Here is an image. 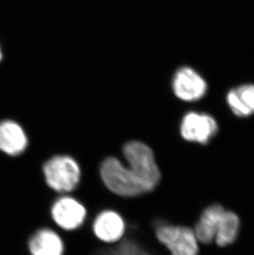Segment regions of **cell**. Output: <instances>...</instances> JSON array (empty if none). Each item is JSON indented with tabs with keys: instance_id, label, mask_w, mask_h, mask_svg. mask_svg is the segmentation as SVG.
Listing matches in <instances>:
<instances>
[{
	"instance_id": "6da1fadb",
	"label": "cell",
	"mask_w": 254,
	"mask_h": 255,
	"mask_svg": "<svg viewBox=\"0 0 254 255\" xmlns=\"http://www.w3.org/2000/svg\"><path fill=\"white\" fill-rule=\"evenodd\" d=\"M123 162L107 157L100 165L103 184L111 193L134 198L150 193L161 180V172L153 149L144 142L129 140L123 147Z\"/></svg>"
},
{
	"instance_id": "7a4b0ae2",
	"label": "cell",
	"mask_w": 254,
	"mask_h": 255,
	"mask_svg": "<svg viewBox=\"0 0 254 255\" xmlns=\"http://www.w3.org/2000/svg\"><path fill=\"white\" fill-rule=\"evenodd\" d=\"M46 185L55 193L70 194L81 178V169L76 159L69 154H55L42 165Z\"/></svg>"
},
{
	"instance_id": "3957f363",
	"label": "cell",
	"mask_w": 254,
	"mask_h": 255,
	"mask_svg": "<svg viewBox=\"0 0 254 255\" xmlns=\"http://www.w3.org/2000/svg\"><path fill=\"white\" fill-rule=\"evenodd\" d=\"M157 241L170 255H199V241L193 229L163 223L154 230Z\"/></svg>"
},
{
	"instance_id": "277c9868",
	"label": "cell",
	"mask_w": 254,
	"mask_h": 255,
	"mask_svg": "<svg viewBox=\"0 0 254 255\" xmlns=\"http://www.w3.org/2000/svg\"><path fill=\"white\" fill-rule=\"evenodd\" d=\"M51 215L55 226L60 230L75 231L86 219V207L70 194L60 195L53 202Z\"/></svg>"
},
{
	"instance_id": "5b68a950",
	"label": "cell",
	"mask_w": 254,
	"mask_h": 255,
	"mask_svg": "<svg viewBox=\"0 0 254 255\" xmlns=\"http://www.w3.org/2000/svg\"><path fill=\"white\" fill-rule=\"evenodd\" d=\"M218 123L212 116L188 112L180 123L181 137L187 142L206 144L218 132Z\"/></svg>"
},
{
	"instance_id": "8992f818",
	"label": "cell",
	"mask_w": 254,
	"mask_h": 255,
	"mask_svg": "<svg viewBox=\"0 0 254 255\" xmlns=\"http://www.w3.org/2000/svg\"><path fill=\"white\" fill-rule=\"evenodd\" d=\"M173 89L180 100L196 102L206 95L207 84L196 70L190 67H183L174 75Z\"/></svg>"
},
{
	"instance_id": "52a82bcc",
	"label": "cell",
	"mask_w": 254,
	"mask_h": 255,
	"mask_svg": "<svg viewBox=\"0 0 254 255\" xmlns=\"http://www.w3.org/2000/svg\"><path fill=\"white\" fill-rule=\"evenodd\" d=\"M92 229L94 236L104 244H114L121 241L126 233L125 220L114 210H103L97 215Z\"/></svg>"
},
{
	"instance_id": "ba28073f",
	"label": "cell",
	"mask_w": 254,
	"mask_h": 255,
	"mask_svg": "<svg viewBox=\"0 0 254 255\" xmlns=\"http://www.w3.org/2000/svg\"><path fill=\"white\" fill-rule=\"evenodd\" d=\"M166 249L156 251L133 236L124 235L117 243L99 244L89 255H170Z\"/></svg>"
},
{
	"instance_id": "9c48e42d",
	"label": "cell",
	"mask_w": 254,
	"mask_h": 255,
	"mask_svg": "<svg viewBox=\"0 0 254 255\" xmlns=\"http://www.w3.org/2000/svg\"><path fill=\"white\" fill-rule=\"evenodd\" d=\"M28 136L19 123L5 120L0 123V150L8 156L23 154L28 146Z\"/></svg>"
},
{
	"instance_id": "30bf717a",
	"label": "cell",
	"mask_w": 254,
	"mask_h": 255,
	"mask_svg": "<svg viewBox=\"0 0 254 255\" xmlns=\"http://www.w3.org/2000/svg\"><path fill=\"white\" fill-rule=\"evenodd\" d=\"M27 248L31 255H63L65 251L60 234L49 227L36 230L29 237Z\"/></svg>"
},
{
	"instance_id": "8fae6325",
	"label": "cell",
	"mask_w": 254,
	"mask_h": 255,
	"mask_svg": "<svg viewBox=\"0 0 254 255\" xmlns=\"http://www.w3.org/2000/svg\"><path fill=\"white\" fill-rule=\"evenodd\" d=\"M225 210L218 204L211 205L204 210L193 229L200 243L209 245L214 242L219 221Z\"/></svg>"
},
{
	"instance_id": "7c38bea8",
	"label": "cell",
	"mask_w": 254,
	"mask_h": 255,
	"mask_svg": "<svg viewBox=\"0 0 254 255\" xmlns=\"http://www.w3.org/2000/svg\"><path fill=\"white\" fill-rule=\"evenodd\" d=\"M226 102L233 114L247 118L254 114V85H243L232 89L227 94Z\"/></svg>"
},
{
	"instance_id": "4fadbf2b",
	"label": "cell",
	"mask_w": 254,
	"mask_h": 255,
	"mask_svg": "<svg viewBox=\"0 0 254 255\" xmlns=\"http://www.w3.org/2000/svg\"><path fill=\"white\" fill-rule=\"evenodd\" d=\"M240 228V220L238 215L225 210L219 221L214 242L220 247L232 245L239 236Z\"/></svg>"
},
{
	"instance_id": "5bb4252c",
	"label": "cell",
	"mask_w": 254,
	"mask_h": 255,
	"mask_svg": "<svg viewBox=\"0 0 254 255\" xmlns=\"http://www.w3.org/2000/svg\"><path fill=\"white\" fill-rule=\"evenodd\" d=\"M1 58H2V54H1V50H0V60H1Z\"/></svg>"
}]
</instances>
